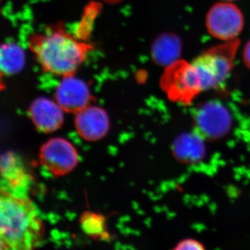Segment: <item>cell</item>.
Instances as JSON below:
<instances>
[{
	"mask_svg": "<svg viewBox=\"0 0 250 250\" xmlns=\"http://www.w3.org/2000/svg\"><path fill=\"white\" fill-rule=\"evenodd\" d=\"M43 223L37 207L25 195L0 192V250H27L43 239Z\"/></svg>",
	"mask_w": 250,
	"mask_h": 250,
	"instance_id": "obj_1",
	"label": "cell"
},
{
	"mask_svg": "<svg viewBox=\"0 0 250 250\" xmlns=\"http://www.w3.org/2000/svg\"><path fill=\"white\" fill-rule=\"evenodd\" d=\"M29 47L44 71L62 77L75 75L93 49L62 25L33 34Z\"/></svg>",
	"mask_w": 250,
	"mask_h": 250,
	"instance_id": "obj_2",
	"label": "cell"
},
{
	"mask_svg": "<svg viewBox=\"0 0 250 250\" xmlns=\"http://www.w3.org/2000/svg\"><path fill=\"white\" fill-rule=\"evenodd\" d=\"M240 45L238 39L206 50L192 62L201 79L203 91L218 88L228 78Z\"/></svg>",
	"mask_w": 250,
	"mask_h": 250,
	"instance_id": "obj_3",
	"label": "cell"
},
{
	"mask_svg": "<svg viewBox=\"0 0 250 250\" xmlns=\"http://www.w3.org/2000/svg\"><path fill=\"white\" fill-rule=\"evenodd\" d=\"M160 85L169 100L185 106L191 104L203 92L201 79L193 64L179 59L166 67Z\"/></svg>",
	"mask_w": 250,
	"mask_h": 250,
	"instance_id": "obj_4",
	"label": "cell"
},
{
	"mask_svg": "<svg viewBox=\"0 0 250 250\" xmlns=\"http://www.w3.org/2000/svg\"><path fill=\"white\" fill-rule=\"evenodd\" d=\"M244 17L236 5L218 2L207 13L206 25L210 35L222 41L236 39L244 27Z\"/></svg>",
	"mask_w": 250,
	"mask_h": 250,
	"instance_id": "obj_5",
	"label": "cell"
},
{
	"mask_svg": "<svg viewBox=\"0 0 250 250\" xmlns=\"http://www.w3.org/2000/svg\"><path fill=\"white\" fill-rule=\"evenodd\" d=\"M195 132L203 139L217 140L228 132L231 118L222 104L210 101L199 106L194 113Z\"/></svg>",
	"mask_w": 250,
	"mask_h": 250,
	"instance_id": "obj_6",
	"label": "cell"
},
{
	"mask_svg": "<svg viewBox=\"0 0 250 250\" xmlns=\"http://www.w3.org/2000/svg\"><path fill=\"white\" fill-rule=\"evenodd\" d=\"M40 161L41 165L54 176L65 175L76 167L78 152L67 140L54 138L41 147Z\"/></svg>",
	"mask_w": 250,
	"mask_h": 250,
	"instance_id": "obj_7",
	"label": "cell"
},
{
	"mask_svg": "<svg viewBox=\"0 0 250 250\" xmlns=\"http://www.w3.org/2000/svg\"><path fill=\"white\" fill-rule=\"evenodd\" d=\"M55 98L63 111L77 113L89 106L92 95L86 83L74 75L62 77Z\"/></svg>",
	"mask_w": 250,
	"mask_h": 250,
	"instance_id": "obj_8",
	"label": "cell"
},
{
	"mask_svg": "<svg viewBox=\"0 0 250 250\" xmlns=\"http://www.w3.org/2000/svg\"><path fill=\"white\" fill-rule=\"evenodd\" d=\"M75 125L82 138L94 141L103 139L107 134L109 120L103 108L89 105L77 113Z\"/></svg>",
	"mask_w": 250,
	"mask_h": 250,
	"instance_id": "obj_9",
	"label": "cell"
},
{
	"mask_svg": "<svg viewBox=\"0 0 250 250\" xmlns=\"http://www.w3.org/2000/svg\"><path fill=\"white\" fill-rule=\"evenodd\" d=\"M63 110L57 102L41 98L31 104L29 116L39 131L51 133L61 128L63 123Z\"/></svg>",
	"mask_w": 250,
	"mask_h": 250,
	"instance_id": "obj_10",
	"label": "cell"
},
{
	"mask_svg": "<svg viewBox=\"0 0 250 250\" xmlns=\"http://www.w3.org/2000/svg\"><path fill=\"white\" fill-rule=\"evenodd\" d=\"M174 156L184 164H195L205 155V148L202 138L196 132L182 135L175 141Z\"/></svg>",
	"mask_w": 250,
	"mask_h": 250,
	"instance_id": "obj_11",
	"label": "cell"
},
{
	"mask_svg": "<svg viewBox=\"0 0 250 250\" xmlns=\"http://www.w3.org/2000/svg\"><path fill=\"white\" fill-rule=\"evenodd\" d=\"M182 50V44L178 36L164 34L158 38L153 46V58L158 64L166 67L179 60Z\"/></svg>",
	"mask_w": 250,
	"mask_h": 250,
	"instance_id": "obj_12",
	"label": "cell"
},
{
	"mask_svg": "<svg viewBox=\"0 0 250 250\" xmlns=\"http://www.w3.org/2000/svg\"><path fill=\"white\" fill-rule=\"evenodd\" d=\"M0 171L12 187L21 189L23 194L27 191L30 179L17 156L13 154L2 156L0 159Z\"/></svg>",
	"mask_w": 250,
	"mask_h": 250,
	"instance_id": "obj_13",
	"label": "cell"
},
{
	"mask_svg": "<svg viewBox=\"0 0 250 250\" xmlns=\"http://www.w3.org/2000/svg\"><path fill=\"white\" fill-rule=\"evenodd\" d=\"M25 63V54L21 46L14 42L0 45V72L3 75L17 74Z\"/></svg>",
	"mask_w": 250,
	"mask_h": 250,
	"instance_id": "obj_14",
	"label": "cell"
},
{
	"mask_svg": "<svg viewBox=\"0 0 250 250\" xmlns=\"http://www.w3.org/2000/svg\"><path fill=\"white\" fill-rule=\"evenodd\" d=\"M80 225L85 234L91 238H103L106 236V219L100 213L86 211L80 218Z\"/></svg>",
	"mask_w": 250,
	"mask_h": 250,
	"instance_id": "obj_15",
	"label": "cell"
},
{
	"mask_svg": "<svg viewBox=\"0 0 250 250\" xmlns=\"http://www.w3.org/2000/svg\"><path fill=\"white\" fill-rule=\"evenodd\" d=\"M205 249V246L202 243L192 238L182 240L174 248L176 250H204Z\"/></svg>",
	"mask_w": 250,
	"mask_h": 250,
	"instance_id": "obj_16",
	"label": "cell"
},
{
	"mask_svg": "<svg viewBox=\"0 0 250 250\" xmlns=\"http://www.w3.org/2000/svg\"><path fill=\"white\" fill-rule=\"evenodd\" d=\"M243 60L246 66L250 70V41L247 43L243 52Z\"/></svg>",
	"mask_w": 250,
	"mask_h": 250,
	"instance_id": "obj_17",
	"label": "cell"
},
{
	"mask_svg": "<svg viewBox=\"0 0 250 250\" xmlns=\"http://www.w3.org/2000/svg\"><path fill=\"white\" fill-rule=\"evenodd\" d=\"M3 77H4V75L0 72V90L3 89L4 87V81H3Z\"/></svg>",
	"mask_w": 250,
	"mask_h": 250,
	"instance_id": "obj_18",
	"label": "cell"
},
{
	"mask_svg": "<svg viewBox=\"0 0 250 250\" xmlns=\"http://www.w3.org/2000/svg\"><path fill=\"white\" fill-rule=\"evenodd\" d=\"M101 1H104V2L108 3V4H116V3L121 1L122 0H101Z\"/></svg>",
	"mask_w": 250,
	"mask_h": 250,
	"instance_id": "obj_19",
	"label": "cell"
},
{
	"mask_svg": "<svg viewBox=\"0 0 250 250\" xmlns=\"http://www.w3.org/2000/svg\"><path fill=\"white\" fill-rule=\"evenodd\" d=\"M227 1H233V0H227Z\"/></svg>",
	"mask_w": 250,
	"mask_h": 250,
	"instance_id": "obj_20",
	"label": "cell"
},
{
	"mask_svg": "<svg viewBox=\"0 0 250 250\" xmlns=\"http://www.w3.org/2000/svg\"><path fill=\"white\" fill-rule=\"evenodd\" d=\"M0 1H1V0H0Z\"/></svg>",
	"mask_w": 250,
	"mask_h": 250,
	"instance_id": "obj_21",
	"label": "cell"
}]
</instances>
